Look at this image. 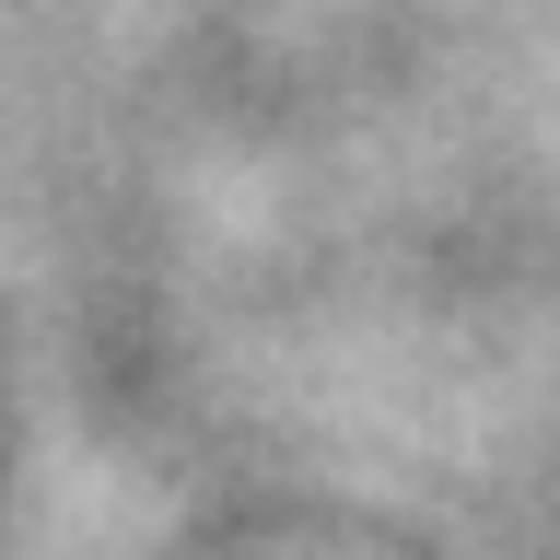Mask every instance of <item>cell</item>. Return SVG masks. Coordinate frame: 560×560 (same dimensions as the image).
I'll return each instance as SVG.
<instances>
[]
</instances>
